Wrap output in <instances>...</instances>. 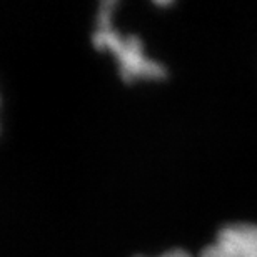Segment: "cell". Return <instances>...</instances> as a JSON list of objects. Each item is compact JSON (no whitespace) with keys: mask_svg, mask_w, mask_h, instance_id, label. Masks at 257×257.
I'll return each instance as SVG.
<instances>
[{"mask_svg":"<svg viewBox=\"0 0 257 257\" xmlns=\"http://www.w3.org/2000/svg\"><path fill=\"white\" fill-rule=\"evenodd\" d=\"M199 257H257V225H227Z\"/></svg>","mask_w":257,"mask_h":257,"instance_id":"7a4b0ae2","label":"cell"},{"mask_svg":"<svg viewBox=\"0 0 257 257\" xmlns=\"http://www.w3.org/2000/svg\"><path fill=\"white\" fill-rule=\"evenodd\" d=\"M114 7L115 2H105L99 7L97 27L92 35V42H94L95 49L114 55L124 82H134L139 79H164L166 77L164 65L147 57L141 39L136 35H122L114 29V24H112Z\"/></svg>","mask_w":257,"mask_h":257,"instance_id":"6da1fadb","label":"cell"},{"mask_svg":"<svg viewBox=\"0 0 257 257\" xmlns=\"http://www.w3.org/2000/svg\"><path fill=\"white\" fill-rule=\"evenodd\" d=\"M161 257H191V254H187L186 250H181V249H174V250H169L166 254H162Z\"/></svg>","mask_w":257,"mask_h":257,"instance_id":"3957f363","label":"cell"}]
</instances>
